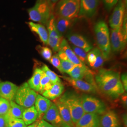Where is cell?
<instances>
[{
  "instance_id": "obj_32",
  "label": "cell",
  "mask_w": 127,
  "mask_h": 127,
  "mask_svg": "<svg viewBox=\"0 0 127 127\" xmlns=\"http://www.w3.org/2000/svg\"><path fill=\"white\" fill-rule=\"evenodd\" d=\"M10 102L0 96V115L4 116L9 111Z\"/></svg>"
},
{
  "instance_id": "obj_6",
  "label": "cell",
  "mask_w": 127,
  "mask_h": 127,
  "mask_svg": "<svg viewBox=\"0 0 127 127\" xmlns=\"http://www.w3.org/2000/svg\"><path fill=\"white\" fill-rule=\"evenodd\" d=\"M37 95L36 92L25 82L18 87L14 100L17 104L27 108L34 105Z\"/></svg>"
},
{
  "instance_id": "obj_15",
  "label": "cell",
  "mask_w": 127,
  "mask_h": 127,
  "mask_svg": "<svg viewBox=\"0 0 127 127\" xmlns=\"http://www.w3.org/2000/svg\"><path fill=\"white\" fill-rule=\"evenodd\" d=\"M18 87L11 82H0V96L11 101L15 100Z\"/></svg>"
},
{
  "instance_id": "obj_5",
  "label": "cell",
  "mask_w": 127,
  "mask_h": 127,
  "mask_svg": "<svg viewBox=\"0 0 127 127\" xmlns=\"http://www.w3.org/2000/svg\"><path fill=\"white\" fill-rule=\"evenodd\" d=\"M55 6L57 17L75 19L78 16L80 0H59Z\"/></svg>"
},
{
  "instance_id": "obj_39",
  "label": "cell",
  "mask_w": 127,
  "mask_h": 127,
  "mask_svg": "<svg viewBox=\"0 0 127 127\" xmlns=\"http://www.w3.org/2000/svg\"><path fill=\"white\" fill-rule=\"evenodd\" d=\"M36 127H55L50 123L42 119L37 123Z\"/></svg>"
},
{
  "instance_id": "obj_40",
  "label": "cell",
  "mask_w": 127,
  "mask_h": 127,
  "mask_svg": "<svg viewBox=\"0 0 127 127\" xmlns=\"http://www.w3.org/2000/svg\"><path fill=\"white\" fill-rule=\"evenodd\" d=\"M7 122L4 116L0 115V127H6Z\"/></svg>"
},
{
  "instance_id": "obj_24",
  "label": "cell",
  "mask_w": 127,
  "mask_h": 127,
  "mask_svg": "<svg viewBox=\"0 0 127 127\" xmlns=\"http://www.w3.org/2000/svg\"><path fill=\"white\" fill-rule=\"evenodd\" d=\"M10 102V107L7 114L4 115L6 121L10 119H22L23 112L25 109L23 106L17 104L14 101Z\"/></svg>"
},
{
  "instance_id": "obj_12",
  "label": "cell",
  "mask_w": 127,
  "mask_h": 127,
  "mask_svg": "<svg viewBox=\"0 0 127 127\" xmlns=\"http://www.w3.org/2000/svg\"><path fill=\"white\" fill-rule=\"evenodd\" d=\"M99 2V0H80L78 16L92 18L96 13Z\"/></svg>"
},
{
  "instance_id": "obj_37",
  "label": "cell",
  "mask_w": 127,
  "mask_h": 127,
  "mask_svg": "<svg viewBox=\"0 0 127 127\" xmlns=\"http://www.w3.org/2000/svg\"><path fill=\"white\" fill-rule=\"evenodd\" d=\"M119 0H102L104 7L108 11H110L116 5Z\"/></svg>"
},
{
  "instance_id": "obj_14",
  "label": "cell",
  "mask_w": 127,
  "mask_h": 127,
  "mask_svg": "<svg viewBox=\"0 0 127 127\" xmlns=\"http://www.w3.org/2000/svg\"><path fill=\"white\" fill-rule=\"evenodd\" d=\"M67 38L73 45L80 48L86 52L93 49V46L85 37L76 33H70L67 35Z\"/></svg>"
},
{
  "instance_id": "obj_44",
  "label": "cell",
  "mask_w": 127,
  "mask_h": 127,
  "mask_svg": "<svg viewBox=\"0 0 127 127\" xmlns=\"http://www.w3.org/2000/svg\"><path fill=\"white\" fill-rule=\"evenodd\" d=\"M37 124V123H34V124H31L30 125H28V126H27V127H36Z\"/></svg>"
},
{
  "instance_id": "obj_9",
  "label": "cell",
  "mask_w": 127,
  "mask_h": 127,
  "mask_svg": "<svg viewBox=\"0 0 127 127\" xmlns=\"http://www.w3.org/2000/svg\"><path fill=\"white\" fill-rule=\"evenodd\" d=\"M127 32L123 31L122 27L112 29L110 37L111 49L116 53L124 50L127 44Z\"/></svg>"
},
{
  "instance_id": "obj_2",
  "label": "cell",
  "mask_w": 127,
  "mask_h": 127,
  "mask_svg": "<svg viewBox=\"0 0 127 127\" xmlns=\"http://www.w3.org/2000/svg\"><path fill=\"white\" fill-rule=\"evenodd\" d=\"M68 107L74 124L85 114L82 105V97L76 92L71 91H66L59 98Z\"/></svg>"
},
{
  "instance_id": "obj_3",
  "label": "cell",
  "mask_w": 127,
  "mask_h": 127,
  "mask_svg": "<svg viewBox=\"0 0 127 127\" xmlns=\"http://www.w3.org/2000/svg\"><path fill=\"white\" fill-rule=\"evenodd\" d=\"M94 30L97 45L104 60L109 59L111 49L110 32L107 24L103 20H99L95 23Z\"/></svg>"
},
{
  "instance_id": "obj_30",
  "label": "cell",
  "mask_w": 127,
  "mask_h": 127,
  "mask_svg": "<svg viewBox=\"0 0 127 127\" xmlns=\"http://www.w3.org/2000/svg\"><path fill=\"white\" fill-rule=\"evenodd\" d=\"M52 85L49 78L44 73H43L40 83V89L39 91L40 93L42 94L45 91L49 90L51 87Z\"/></svg>"
},
{
  "instance_id": "obj_29",
  "label": "cell",
  "mask_w": 127,
  "mask_h": 127,
  "mask_svg": "<svg viewBox=\"0 0 127 127\" xmlns=\"http://www.w3.org/2000/svg\"><path fill=\"white\" fill-rule=\"evenodd\" d=\"M42 71L49 78L52 84L57 82H60L61 80L59 76L49 69L48 66L44 64L41 68Z\"/></svg>"
},
{
  "instance_id": "obj_38",
  "label": "cell",
  "mask_w": 127,
  "mask_h": 127,
  "mask_svg": "<svg viewBox=\"0 0 127 127\" xmlns=\"http://www.w3.org/2000/svg\"><path fill=\"white\" fill-rule=\"evenodd\" d=\"M121 80L123 84V88L125 91H127V73L123 74L121 77Z\"/></svg>"
},
{
  "instance_id": "obj_35",
  "label": "cell",
  "mask_w": 127,
  "mask_h": 127,
  "mask_svg": "<svg viewBox=\"0 0 127 127\" xmlns=\"http://www.w3.org/2000/svg\"><path fill=\"white\" fill-rule=\"evenodd\" d=\"M38 50L41 56L47 60H50L52 57V51L47 47L38 46Z\"/></svg>"
},
{
  "instance_id": "obj_42",
  "label": "cell",
  "mask_w": 127,
  "mask_h": 127,
  "mask_svg": "<svg viewBox=\"0 0 127 127\" xmlns=\"http://www.w3.org/2000/svg\"><path fill=\"white\" fill-rule=\"evenodd\" d=\"M123 119L124 125H125V126H126V127H127V115H126V114H124L123 115Z\"/></svg>"
},
{
  "instance_id": "obj_23",
  "label": "cell",
  "mask_w": 127,
  "mask_h": 127,
  "mask_svg": "<svg viewBox=\"0 0 127 127\" xmlns=\"http://www.w3.org/2000/svg\"><path fill=\"white\" fill-rule=\"evenodd\" d=\"M55 104L58 107L60 115L64 122L67 124L69 126L74 127V124L72 121L71 114L67 106L59 99L57 100Z\"/></svg>"
},
{
  "instance_id": "obj_25",
  "label": "cell",
  "mask_w": 127,
  "mask_h": 127,
  "mask_svg": "<svg viewBox=\"0 0 127 127\" xmlns=\"http://www.w3.org/2000/svg\"><path fill=\"white\" fill-rule=\"evenodd\" d=\"M74 22V19H71L60 17H55L56 28L62 36L73 26Z\"/></svg>"
},
{
  "instance_id": "obj_1",
  "label": "cell",
  "mask_w": 127,
  "mask_h": 127,
  "mask_svg": "<svg viewBox=\"0 0 127 127\" xmlns=\"http://www.w3.org/2000/svg\"><path fill=\"white\" fill-rule=\"evenodd\" d=\"M95 84L100 91L112 98H117L125 90L119 73L111 70L100 69L95 78Z\"/></svg>"
},
{
  "instance_id": "obj_10",
  "label": "cell",
  "mask_w": 127,
  "mask_h": 127,
  "mask_svg": "<svg viewBox=\"0 0 127 127\" xmlns=\"http://www.w3.org/2000/svg\"><path fill=\"white\" fill-rule=\"evenodd\" d=\"M42 119L55 127H71L64 122L55 103H52L50 107L42 116Z\"/></svg>"
},
{
  "instance_id": "obj_31",
  "label": "cell",
  "mask_w": 127,
  "mask_h": 127,
  "mask_svg": "<svg viewBox=\"0 0 127 127\" xmlns=\"http://www.w3.org/2000/svg\"><path fill=\"white\" fill-rule=\"evenodd\" d=\"M70 46L75 54L76 55L78 58L80 59L82 63L84 64L87 63V52L81 48L76 47L72 44Z\"/></svg>"
},
{
  "instance_id": "obj_7",
  "label": "cell",
  "mask_w": 127,
  "mask_h": 127,
  "mask_svg": "<svg viewBox=\"0 0 127 127\" xmlns=\"http://www.w3.org/2000/svg\"><path fill=\"white\" fill-rule=\"evenodd\" d=\"M82 105L85 113H91L101 115L106 111L104 102L99 98L89 94H83Z\"/></svg>"
},
{
  "instance_id": "obj_33",
  "label": "cell",
  "mask_w": 127,
  "mask_h": 127,
  "mask_svg": "<svg viewBox=\"0 0 127 127\" xmlns=\"http://www.w3.org/2000/svg\"><path fill=\"white\" fill-rule=\"evenodd\" d=\"M6 122V127H27L22 119H10Z\"/></svg>"
},
{
  "instance_id": "obj_22",
  "label": "cell",
  "mask_w": 127,
  "mask_h": 127,
  "mask_svg": "<svg viewBox=\"0 0 127 127\" xmlns=\"http://www.w3.org/2000/svg\"><path fill=\"white\" fill-rule=\"evenodd\" d=\"M64 91V86L63 84L61 82H57L52 84L50 89L43 92L42 95L49 99L54 100L61 96Z\"/></svg>"
},
{
  "instance_id": "obj_16",
  "label": "cell",
  "mask_w": 127,
  "mask_h": 127,
  "mask_svg": "<svg viewBox=\"0 0 127 127\" xmlns=\"http://www.w3.org/2000/svg\"><path fill=\"white\" fill-rule=\"evenodd\" d=\"M64 80L77 90L90 93H95L97 92V87L82 80H75L70 77L63 76Z\"/></svg>"
},
{
  "instance_id": "obj_28",
  "label": "cell",
  "mask_w": 127,
  "mask_h": 127,
  "mask_svg": "<svg viewBox=\"0 0 127 127\" xmlns=\"http://www.w3.org/2000/svg\"><path fill=\"white\" fill-rule=\"evenodd\" d=\"M90 70L85 64L82 66L75 65L74 67L67 73L70 77L75 80H82Z\"/></svg>"
},
{
  "instance_id": "obj_4",
  "label": "cell",
  "mask_w": 127,
  "mask_h": 127,
  "mask_svg": "<svg viewBox=\"0 0 127 127\" xmlns=\"http://www.w3.org/2000/svg\"><path fill=\"white\" fill-rule=\"evenodd\" d=\"M27 11L32 21L46 25L53 14L52 4L49 0H36L34 6Z\"/></svg>"
},
{
  "instance_id": "obj_34",
  "label": "cell",
  "mask_w": 127,
  "mask_h": 127,
  "mask_svg": "<svg viewBox=\"0 0 127 127\" xmlns=\"http://www.w3.org/2000/svg\"><path fill=\"white\" fill-rule=\"evenodd\" d=\"M60 63L63 73H68L75 65L69 60H60Z\"/></svg>"
},
{
  "instance_id": "obj_27",
  "label": "cell",
  "mask_w": 127,
  "mask_h": 127,
  "mask_svg": "<svg viewBox=\"0 0 127 127\" xmlns=\"http://www.w3.org/2000/svg\"><path fill=\"white\" fill-rule=\"evenodd\" d=\"M43 71L41 68H36L33 73L31 78L28 81V85L29 87L35 92H39L40 83L42 77Z\"/></svg>"
},
{
  "instance_id": "obj_20",
  "label": "cell",
  "mask_w": 127,
  "mask_h": 127,
  "mask_svg": "<svg viewBox=\"0 0 127 127\" xmlns=\"http://www.w3.org/2000/svg\"><path fill=\"white\" fill-rule=\"evenodd\" d=\"M51 103L50 99L44 96L41 95H37L34 103V107L38 112V118H41L42 115L45 114L46 112L50 107Z\"/></svg>"
},
{
  "instance_id": "obj_43",
  "label": "cell",
  "mask_w": 127,
  "mask_h": 127,
  "mask_svg": "<svg viewBox=\"0 0 127 127\" xmlns=\"http://www.w3.org/2000/svg\"><path fill=\"white\" fill-rule=\"evenodd\" d=\"M50 1V2L53 4H54L57 3V2H58L59 1V0H49Z\"/></svg>"
},
{
  "instance_id": "obj_19",
  "label": "cell",
  "mask_w": 127,
  "mask_h": 127,
  "mask_svg": "<svg viewBox=\"0 0 127 127\" xmlns=\"http://www.w3.org/2000/svg\"><path fill=\"white\" fill-rule=\"evenodd\" d=\"M28 25L31 30L36 33L39 37L42 43L45 45H48V32L45 27L42 24L33 22H28Z\"/></svg>"
},
{
  "instance_id": "obj_45",
  "label": "cell",
  "mask_w": 127,
  "mask_h": 127,
  "mask_svg": "<svg viewBox=\"0 0 127 127\" xmlns=\"http://www.w3.org/2000/svg\"><path fill=\"white\" fill-rule=\"evenodd\" d=\"M123 1H124V3L125 5V6L126 7H127V0H123Z\"/></svg>"
},
{
  "instance_id": "obj_41",
  "label": "cell",
  "mask_w": 127,
  "mask_h": 127,
  "mask_svg": "<svg viewBox=\"0 0 127 127\" xmlns=\"http://www.w3.org/2000/svg\"><path fill=\"white\" fill-rule=\"evenodd\" d=\"M122 100L124 106H127V94H124L122 96Z\"/></svg>"
},
{
  "instance_id": "obj_26",
  "label": "cell",
  "mask_w": 127,
  "mask_h": 127,
  "mask_svg": "<svg viewBox=\"0 0 127 127\" xmlns=\"http://www.w3.org/2000/svg\"><path fill=\"white\" fill-rule=\"evenodd\" d=\"M38 117V114L34 106L25 108L24 112L22 119L25 124L30 125L34 123Z\"/></svg>"
},
{
  "instance_id": "obj_11",
  "label": "cell",
  "mask_w": 127,
  "mask_h": 127,
  "mask_svg": "<svg viewBox=\"0 0 127 127\" xmlns=\"http://www.w3.org/2000/svg\"><path fill=\"white\" fill-rule=\"evenodd\" d=\"M125 5L123 0H119L113 13L110 16L109 23L112 29L122 27L125 13Z\"/></svg>"
},
{
  "instance_id": "obj_17",
  "label": "cell",
  "mask_w": 127,
  "mask_h": 127,
  "mask_svg": "<svg viewBox=\"0 0 127 127\" xmlns=\"http://www.w3.org/2000/svg\"><path fill=\"white\" fill-rule=\"evenodd\" d=\"M104 60L102 53L98 48H95L90 51L87 55V63L94 69L101 67Z\"/></svg>"
},
{
  "instance_id": "obj_8",
  "label": "cell",
  "mask_w": 127,
  "mask_h": 127,
  "mask_svg": "<svg viewBox=\"0 0 127 127\" xmlns=\"http://www.w3.org/2000/svg\"><path fill=\"white\" fill-rule=\"evenodd\" d=\"M46 25L48 32V45L50 46L55 52L58 51L60 49V46L62 41V36L57 30L56 23L55 17L52 14Z\"/></svg>"
},
{
  "instance_id": "obj_18",
  "label": "cell",
  "mask_w": 127,
  "mask_h": 127,
  "mask_svg": "<svg viewBox=\"0 0 127 127\" xmlns=\"http://www.w3.org/2000/svg\"><path fill=\"white\" fill-rule=\"evenodd\" d=\"M100 115L85 113L75 124V127H99Z\"/></svg>"
},
{
  "instance_id": "obj_21",
  "label": "cell",
  "mask_w": 127,
  "mask_h": 127,
  "mask_svg": "<svg viewBox=\"0 0 127 127\" xmlns=\"http://www.w3.org/2000/svg\"><path fill=\"white\" fill-rule=\"evenodd\" d=\"M60 49L63 51L67 56L68 60L73 63L74 65L82 66L85 64L82 63L80 59L78 58L76 55L75 54L71 49L70 46L68 44L67 41L65 39H62L60 46Z\"/></svg>"
},
{
  "instance_id": "obj_13",
  "label": "cell",
  "mask_w": 127,
  "mask_h": 127,
  "mask_svg": "<svg viewBox=\"0 0 127 127\" xmlns=\"http://www.w3.org/2000/svg\"><path fill=\"white\" fill-rule=\"evenodd\" d=\"M99 127H123L118 115L114 111H106L100 116Z\"/></svg>"
},
{
  "instance_id": "obj_36",
  "label": "cell",
  "mask_w": 127,
  "mask_h": 127,
  "mask_svg": "<svg viewBox=\"0 0 127 127\" xmlns=\"http://www.w3.org/2000/svg\"><path fill=\"white\" fill-rule=\"evenodd\" d=\"M50 63L51 64L55 67L58 69L59 72L63 73L61 67V63L60 59L59 58L58 54H55L49 60Z\"/></svg>"
}]
</instances>
